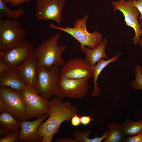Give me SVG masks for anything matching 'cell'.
I'll return each instance as SVG.
<instances>
[{"mask_svg":"<svg viewBox=\"0 0 142 142\" xmlns=\"http://www.w3.org/2000/svg\"><path fill=\"white\" fill-rule=\"evenodd\" d=\"M38 69L36 82L34 88L37 93L47 101L53 95L64 99L57 84L60 71L58 67L53 65L49 70L44 67Z\"/></svg>","mask_w":142,"mask_h":142,"instance_id":"cell-4","label":"cell"},{"mask_svg":"<svg viewBox=\"0 0 142 142\" xmlns=\"http://www.w3.org/2000/svg\"><path fill=\"white\" fill-rule=\"evenodd\" d=\"M108 43V39L104 38L101 43L94 49H92L89 47H84L81 49L84 53L85 59L90 66L92 67L95 65L102 58L106 60L110 59L105 53V47Z\"/></svg>","mask_w":142,"mask_h":142,"instance_id":"cell-16","label":"cell"},{"mask_svg":"<svg viewBox=\"0 0 142 142\" xmlns=\"http://www.w3.org/2000/svg\"><path fill=\"white\" fill-rule=\"evenodd\" d=\"M0 103L17 120H27L25 106L19 91L8 87L0 86Z\"/></svg>","mask_w":142,"mask_h":142,"instance_id":"cell-7","label":"cell"},{"mask_svg":"<svg viewBox=\"0 0 142 142\" xmlns=\"http://www.w3.org/2000/svg\"><path fill=\"white\" fill-rule=\"evenodd\" d=\"M132 2L133 5L138 9L141 14L138 19L142 20V0H132Z\"/></svg>","mask_w":142,"mask_h":142,"instance_id":"cell-26","label":"cell"},{"mask_svg":"<svg viewBox=\"0 0 142 142\" xmlns=\"http://www.w3.org/2000/svg\"><path fill=\"white\" fill-rule=\"evenodd\" d=\"M91 132L90 130L75 131L73 133V136L78 142H94V138H88Z\"/></svg>","mask_w":142,"mask_h":142,"instance_id":"cell-23","label":"cell"},{"mask_svg":"<svg viewBox=\"0 0 142 142\" xmlns=\"http://www.w3.org/2000/svg\"><path fill=\"white\" fill-rule=\"evenodd\" d=\"M49 116L48 114H46L34 121L26 120L20 121L19 142H42L43 138L39 134L38 128L45 119Z\"/></svg>","mask_w":142,"mask_h":142,"instance_id":"cell-14","label":"cell"},{"mask_svg":"<svg viewBox=\"0 0 142 142\" xmlns=\"http://www.w3.org/2000/svg\"><path fill=\"white\" fill-rule=\"evenodd\" d=\"M62 99L56 96L50 101L48 113L49 117L38 129L39 134L43 138L42 142H51L54 136L58 133L62 123L69 121L77 113V108L70 102H63Z\"/></svg>","mask_w":142,"mask_h":142,"instance_id":"cell-1","label":"cell"},{"mask_svg":"<svg viewBox=\"0 0 142 142\" xmlns=\"http://www.w3.org/2000/svg\"><path fill=\"white\" fill-rule=\"evenodd\" d=\"M24 12L21 8L16 10H11L2 0H0V15L4 18L16 19L20 17Z\"/></svg>","mask_w":142,"mask_h":142,"instance_id":"cell-21","label":"cell"},{"mask_svg":"<svg viewBox=\"0 0 142 142\" xmlns=\"http://www.w3.org/2000/svg\"><path fill=\"white\" fill-rule=\"evenodd\" d=\"M72 125L74 126H78L81 124L80 117L77 113L75 114L71 119Z\"/></svg>","mask_w":142,"mask_h":142,"instance_id":"cell-28","label":"cell"},{"mask_svg":"<svg viewBox=\"0 0 142 142\" xmlns=\"http://www.w3.org/2000/svg\"><path fill=\"white\" fill-rule=\"evenodd\" d=\"M34 50L31 43L24 40L0 52V60L9 68L15 69L33 56Z\"/></svg>","mask_w":142,"mask_h":142,"instance_id":"cell-8","label":"cell"},{"mask_svg":"<svg viewBox=\"0 0 142 142\" xmlns=\"http://www.w3.org/2000/svg\"><path fill=\"white\" fill-rule=\"evenodd\" d=\"M135 79L131 83L132 88L135 90H142V66L137 65L135 68Z\"/></svg>","mask_w":142,"mask_h":142,"instance_id":"cell-22","label":"cell"},{"mask_svg":"<svg viewBox=\"0 0 142 142\" xmlns=\"http://www.w3.org/2000/svg\"><path fill=\"white\" fill-rule=\"evenodd\" d=\"M9 69L0 60V73L2 72Z\"/></svg>","mask_w":142,"mask_h":142,"instance_id":"cell-31","label":"cell"},{"mask_svg":"<svg viewBox=\"0 0 142 142\" xmlns=\"http://www.w3.org/2000/svg\"><path fill=\"white\" fill-rule=\"evenodd\" d=\"M89 79H71L59 76L57 84L64 97L80 99L88 93Z\"/></svg>","mask_w":142,"mask_h":142,"instance_id":"cell-11","label":"cell"},{"mask_svg":"<svg viewBox=\"0 0 142 142\" xmlns=\"http://www.w3.org/2000/svg\"><path fill=\"white\" fill-rule=\"evenodd\" d=\"M114 11H120L123 14L124 21L127 26L132 28L135 34L132 40L136 45L142 37V29L138 19L140 13L138 9L133 5L132 0H119L112 2Z\"/></svg>","mask_w":142,"mask_h":142,"instance_id":"cell-9","label":"cell"},{"mask_svg":"<svg viewBox=\"0 0 142 142\" xmlns=\"http://www.w3.org/2000/svg\"><path fill=\"white\" fill-rule=\"evenodd\" d=\"M94 120L92 116L83 115L80 117L81 124L84 126H87Z\"/></svg>","mask_w":142,"mask_h":142,"instance_id":"cell-27","label":"cell"},{"mask_svg":"<svg viewBox=\"0 0 142 142\" xmlns=\"http://www.w3.org/2000/svg\"><path fill=\"white\" fill-rule=\"evenodd\" d=\"M21 129L20 121L15 118L0 103V135H5Z\"/></svg>","mask_w":142,"mask_h":142,"instance_id":"cell-15","label":"cell"},{"mask_svg":"<svg viewBox=\"0 0 142 142\" xmlns=\"http://www.w3.org/2000/svg\"><path fill=\"white\" fill-rule=\"evenodd\" d=\"M124 142H142V131L133 136L125 137Z\"/></svg>","mask_w":142,"mask_h":142,"instance_id":"cell-25","label":"cell"},{"mask_svg":"<svg viewBox=\"0 0 142 142\" xmlns=\"http://www.w3.org/2000/svg\"><path fill=\"white\" fill-rule=\"evenodd\" d=\"M120 123L125 136H133L142 131V120L133 121L127 119Z\"/></svg>","mask_w":142,"mask_h":142,"instance_id":"cell-20","label":"cell"},{"mask_svg":"<svg viewBox=\"0 0 142 142\" xmlns=\"http://www.w3.org/2000/svg\"><path fill=\"white\" fill-rule=\"evenodd\" d=\"M14 69L17 76L24 84L34 88L36 82L38 69L37 59L33 55Z\"/></svg>","mask_w":142,"mask_h":142,"instance_id":"cell-13","label":"cell"},{"mask_svg":"<svg viewBox=\"0 0 142 142\" xmlns=\"http://www.w3.org/2000/svg\"><path fill=\"white\" fill-rule=\"evenodd\" d=\"M36 2L37 18L42 21H54L62 27V13L66 0H37Z\"/></svg>","mask_w":142,"mask_h":142,"instance_id":"cell-10","label":"cell"},{"mask_svg":"<svg viewBox=\"0 0 142 142\" xmlns=\"http://www.w3.org/2000/svg\"><path fill=\"white\" fill-rule=\"evenodd\" d=\"M6 4L8 3V0H2Z\"/></svg>","mask_w":142,"mask_h":142,"instance_id":"cell-33","label":"cell"},{"mask_svg":"<svg viewBox=\"0 0 142 142\" xmlns=\"http://www.w3.org/2000/svg\"><path fill=\"white\" fill-rule=\"evenodd\" d=\"M57 142H78L75 138H57L56 139Z\"/></svg>","mask_w":142,"mask_h":142,"instance_id":"cell-30","label":"cell"},{"mask_svg":"<svg viewBox=\"0 0 142 142\" xmlns=\"http://www.w3.org/2000/svg\"><path fill=\"white\" fill-rule=\"evenodd\" d=\"M88 15H85L82 18L77 19L74 23V27L65 26V28L58 26L52 23L49 25V27L61 30L71 36L80 44L81 50L85 46L94 49L99 45L103 40V35L97 31L92 33L88 32L86 28L87 21Z\"/></svg>","mask_w":142,"mask_h":142,"instance_id":"cell-3","label":"cell"},{"mask_svg":"<svg viewBox=\"0 0 142 142\" xmlns=\"http://www.w3.org/2000/svg\"><path fill=\"white\" fill-rule=\"evenodd\" d=\"M139 24L141 28H142V20H139ZM140 45L142 47V38H141L139 42Z\"/></svg>","mask_w":142,"mask_h":142,"instance_id":"cell-32","label":"cell"},{"mask_svg":"<svg viewBox=\"0 0 142 142\" xmlns=\"http://www.w3.org/2000/svg\"><path fill=\"white\" fill-rule=\"evenodd\" d=\"M20 91L25 106L27 119L39 118L48 114L50 101L37 94L33 87L26 86Z\"/></svg>","mask_w":142,"mask_h":142,"instance_id":"cell-6","label":"cell"},{"mask_svg":"<svg viewBox=\"0 0 142 142\" xmlns=\"http://www.w3.org/2000/svg\"><path fill=\"white\" fill-rule=\"evenodd\" d=\"M26 33L18 21L0 15V52L24 41Z\"/></svg>","mask_w":142,"mask_h":142,"instance_id":"cell-5","label":"cell"},{"mask_svg":"<svg viewBox=\"0 0 142 142\" xmlns=\"http://www.w3.org/2000/svg\"><path fill=\"white\" fill-rule=\"evenodd\" d=\"M93 74L92 67L85 59L75 58L69 59L63 66L59 75L71 79H89Z\"/></svg>","mask_w":142,"mask_h":142,"instance_id":"cell-12","label":"cell"},{"mask_svg":"<svg viewBox=\"0 0 142 142\" xmlns=\"http://www.w3.org/2000/svg\"><path fill=\"white\" fill-rule=\"evenodd\" d=\"M109 135L103 142H124L125 138L120 123L110 124L108 126Z\"/></svg>","mask_w":142,"mask_h":142,"instance_id":"cell-19","label":"cell"},{"mask_svg":"<svg viewBox=\"0 0 142 142\" xmlns=\"http://www.w3.org/2000/svg\"><path fill=\"white\" fill-rule=\"evenodd\" d=\"M26 86L17 76L14 69L9 68L0 73V86H6L21 91Z\"/></svg>","mask_w":142,"mask_h":142,"instance_id":"cell-17","label":"cell"},{"mask_svg":"<svg viewBox=\"0 0 142 142\" xmlns=\"http://www.w3.org/2000/svg\"><path fill=\"white\" fill-rule=\"evenodd\" d=\"M30 0H8V3L13 6L21 5L24 2L29 3Z\"/></svg>","mask_w":142,"mask_h":142,"instance_id":"cell-29","label":"cell"},{"mask_svg":"<svg viewBox=\"0 0 142 142\" xmlns=\"http://www.w3.org/2000/svg\"><path fill=\"white\" fill-rule=\"evenodd\" d=\"M60 35L59 32L57 33L34 49L33 55L37 59L38 68L44 67L49 70L53 65L58 67L64 64L65 62L62 54L64 52L67 46H61L58 44Z\"/></svg>","mask_w":142,"mask_h":142,"instance_id":"cell-2","label":"cell"},{"mask_svg":"<svg viewBox=\"0 0 142 142\" xmlns=\"http://www.w3.org/2000/svg\"><path fill=\"white\" fill-rule=\"evenodd\" d=\"M121 54V52H118L114 57L108 60H105L104 58H102L97 62L96 64L92 67L93 73V82L94 83V88L91 93L92 97L97 96L101 92V90L98 87L97 83L98 77L100 74L109 64L116 61Z\"/></svg>","mask_w":142,"mask_h":142,"instance_id":"cell-18","label":"cell"},{"mask_svg":"<svg viewBox=\"0 0 142 142\" xmlns=\"http://www.w3.org/2000/svg\"><path fill=\"white\" fill-rule=\"evenodd\" d=\"M20 131H16L4 135L0 138V142H19Z\"/></svg>","mask_w":142,"mask_h":142,"instance_id":"cell-24","label":"cell"}]
</instances>
